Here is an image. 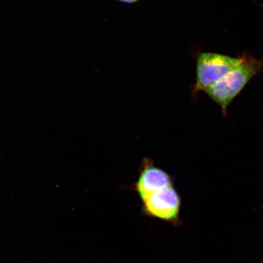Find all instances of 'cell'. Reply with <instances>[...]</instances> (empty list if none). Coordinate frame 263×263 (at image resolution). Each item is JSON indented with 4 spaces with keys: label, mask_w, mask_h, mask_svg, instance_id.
<instances>
[{
    "label": "cell",
    "mask_w": 263,
    "mask_h": 263,
    "mask_svg": "<svg viewBox=\"0 0 263 263\" xmlns=\"http://www.w3.org/2000/svg\"><path fill=\"white\" fill-rule=\"evenodd\" d=\"M262 69L263 58L256 59L245 53L241 64L204 92L219 105L223 116L226 117L229 105Z\"/></svg>",
    "instance_id": "cell-1"
},
{
    "label": "cell",
    "mask_w": 263,
    "mask_h": 263,
    "mask_svg": "<svg viewBox=\"0 0 263 263\" xmlns=\"http://www.w3.org/2000/svg\"><path fill=\"white\" fill-rule=\"evenodd\" d=\"M244 54L237 58L215 52H199L196 58V82L192 87V97L205 91L241 64Z\"/></svg>",
    "instance_id": "cell-2"
},
{
    "label": "cell",
    "mask_w": 263,
    "mask_h": 263,
    "mask_svg": "<svg viewBox=\"0 0 263 263\" xmlns=\"http://www.w3.org/2000/svg\"><path fill=\"white\" fill-rule=\"evenodd\" d=\"M141 201L144 216L162 220L174 227L180 226L182 199L174 185L151 194Z\"/></svg>",
    "instance_id": "cell-3"
},
{
    "label": "cell",
    "mask_w": 263,
    "mask_h": 263,
    "mask_svg": "<svg viewBox=\"0 0 263 263\" xmlns=\"http://www.w3.org/2000/svg\"><path fill=\"white\" fill-rule=\"evenodd\" d=\"M173 185V179L168 173L157 166L153 159L144 157L141 161L139 177L132 185V190L141 200L151 194Z\"/></svg>",
    "instance_id": "cell-4"
},
{
    "label": "cell",
    "mask_w": 263,
    "mask_h": 263,
    "mask_svg": "<svg viewBox=\"0 0 263 263\" xmlns=\"http://www.w3.org/2000/svg\"><path fill=\"white\" fill-rule=\"evenodd\" d=\"M113 1L125 3V4L133 5L140 2L141 0H113Z\"/></svg>",
    "instance_id": "cell-5"
}]
</instances>
